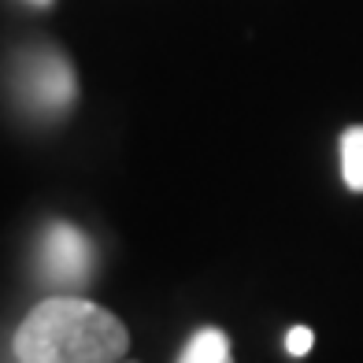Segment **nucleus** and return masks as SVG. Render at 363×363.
<instances>
[{
    "label": "nucleus",
    "instance_id": "nucleus-1",
    "mask_svg": "<svg viewBox=\"0 0 363 363\" xmlns=\"http://www.w3.org/2000/svg\"><path fill=\"white\" fill-rule=\"evenodd\" d=\"M130 349L126 326L82 296H48L19 323L11 352L19 363H115Z\"/></svg>",
    "mask_w": 363,
    "mask_h": 363
},
{
    "label": "nucleus",
    "instance_id": "nucleus-2",
    "mask_svg": "<svg viewBox=\"0 0 363 363\" xmlns=\"http://www.w3.org/2000/svg\"><path fill=\"white\" fill-rule=\"evenodd\" d=\"M41 271L45 282L86 286L93 274V245L71 223H52L41 238Z\"/></svg>",
    "mask_w": 363,
    "mask_h": 363
},
{
    "label": "nucleus",
    "instance_id": "nucleus-3",
    "mask_svg": "<svg viewBox=\"0 0 363 363\" xmlns=\"http://www.w3.org/2000/svg\"><path fill=\"white\" fill-rule=\"evenodd\" d=\"M23 96L38 111H63L74 101V71L60 52H30L23 63Z\"/></svg>",
    "mask_w": 363,
    "mask_h": 363
},
{
    "label": "nucleus",
    "instance_id": "nucleus-4",
    "mask_svg": "<svg viewBox=\"0 0 363 363\" xmlns=\"http://www.w3.org/2000/svg\"><path fill=\"white\" fill-rule=\"evenodd\" d=\"M178 363H234V356H230V341H226L223 330L204 326L189 337V345L182 349Z\"/></svg>",
    "mask_w": 363,
    "mask_h": 363
},
{
    "label": "nucleus",
    "instance_id": "nucleus-5",
    "mask_svg": "<svg viewBox=\"0 0 363 363\" xmlns=\"http://www.w3.org/2000/svg\"><path fill=\"white\" fill-rule=\"evenodd\" d=\"M341 178L352 193H363V126L341 134Z\"/></svg>",
    "mask_w": 363,
    "mask_h": 363
},
{
    "label": "nucleus",
    "instance_id": "nucleus-6",
    "mask_svg": "<svg viewBox=\"0 0 363 363\" xmlns=\"http://www.w3.org/2000/svg\"><path fill=\"white\" fill-rule=\"evenodd\" d=\"M311 341H315V334H311L308 326H293L286 334V352L289 356H308L311 352Z\"/></svg>",
    "mask_w": 363,
    "mask_h": 363
}]
</instances>
